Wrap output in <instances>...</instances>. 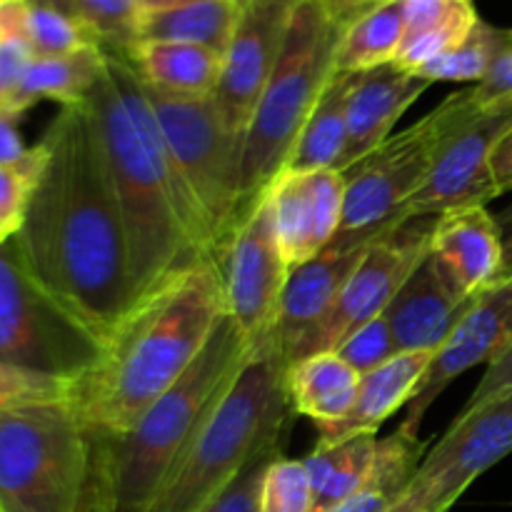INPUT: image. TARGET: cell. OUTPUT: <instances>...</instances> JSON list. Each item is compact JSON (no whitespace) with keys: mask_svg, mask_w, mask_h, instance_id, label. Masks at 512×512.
<instances>
[{"mask_svg":"<svg viewBox=\"0 0 512 512\" xmlns=\"http://www.w3.org/2000/svg\"><path fill=\"white\" fill-rule=\"evenodd\" d=\"M430 253L450 270L468 295L503 280V233L488 208H463L433 218Z\"/></svg>","mask_w":512,"mask_h":512,"instance_id":"44dd1931","label":"cell"},{"mask_svg":"<svg viewBox=\"0 0 512 512\" xmlns=\"http://www.w3.org/2000/svg\"><path fill=\"white\" fill-rule=\"evenodd\" d=\"M378 435H355L340 443L318 445L305 458L313 483L315 512H325L343 503L368 480L378 455Z\"/></svg>","mask_w":512,"mask_h":512,"instance_id":"4dcf8cb0","label":"cell"},{"mask_svg":"<svg viewBox=\"0 0 512 512\" xmlns=\"http://www.w3.org/2000/svg\"><path fill=\"white\" fill-rule=\"evenodd\" d=\"M355 75L335 70L318 103L310 110L298 140L288 155L283 173H300V170H338L348 145V105L353 93Z\"/></svg>","mask_w":512,"mask_h":512,"instance_id":"4316f807","label":"cell"},{"mask_svg":"<svg viewBox=\"0 0 512 512\" xmlns=\"http://www.w3.org/2000/svg\"><path fill=\"white\" fill-rule=\"evenodd\" d=\"M285 440L288 438H280L275 440V443L265 445V448L245 465V470L233 480V485H230V488L225 490V493L205 512H258L263 475L265 470H268V465L283 455Z\"/></svg>","mask_w":512,"mask_h":512,"instance_id":"74e56055","label":"cell"},{"mask_svg":"<svg viewBox=\"0 0 512 512\" xmlns=\"http://www.w3.org/2000/svg\"><path fill=\"white\" fill-rule=\"evenodd\" d=\"M243 3L238 0H185L165 10L143 13L138 40H173L203 45L225 55L238 25Z\"/></svg>","mask_w":512,"mask_h":512,"instance_id":"f1b7e54d","label":"cell"},{"mask_svg":"<svg viewBox=\"0 0 512 512\" xmlns=\"http://www.w3.org/2000/svg\"><path fill=\"white\" fill-rule=\"evenodd\" d=\"M95 433L68 403L0 413V512H93Z\"/></svg>","mask_w":512,"mask_h":512,"instance_id":"52a82bcc","label":"cell"},{"mask_svg":"<svg viewBox=\"0 0 512 512\" xmlns=\"http://www.w3.org/2000/svg\"><path fill=\"white\" fill-rule=\"evenodd\" d=\"M390 512H420L418 508H415V505L413 503H410V500L408 498H403V503H400L398 505V508H395V510H390Z\"/></svg>","mask_w":512,"mask_h":512,"instance_id":"816d5d0a","label":"cell"},{"mask_svg":"<svg viewBox=\"0 0 512 512\" xmlns=\"http://www.w3.org/2000/svg\"><path fill=\"white\" fill-rule=\"evenodd\" d=\"M368 245L370 243L348 245L333 240L313 260L290 270L283 300H280L278 320H275L273 335L268 340L285 368L293 360L298 345L328 318L340 290L363 260Z\"/></svg>","mask_w":512,"mask_h":512,"instance_id":"d6986e66","label":"cell"},{"mask_svg":"<svg viewBox=\"0 0 512 512\" xmlns=\"http://www.w3.org/2000/svg\"><path fill=\"white\" fill-rule=\"evenodd\" d=\"M33 3H40V5H50V8H55V10H63V13H68V5H70V0H33Z\"/></svg>","mask_w":512,"mask_h":512,"instance_id":"f907efd6","label":"cell"},{"mask_svg":"<svg viewBox=\"0 0 512 512\" xmlns=\"http://www.w3.org/2000/svg\"><path fill=\"white\" fill-rule=\"evenodd\" d=\"M478 23L473 0H405V38L393 65L415 73L465 43Z\"/></svg>","mask_w":512,"mask_h":512,"instance_id":"d4e9b609","label":"cell"},{"mask_svg":"<svg viewBox=\"0 0 512 512\" xmlns=\"http://www.w3.org/2000/svg\"><path fill=\"white\" fill-rule=\"evenodd\" d=\"M333 353H338L355 373L368 375L373 373L375 368L388 363V360H393L400 350L398 343H395L388 320L380 315V318L370 320L363 328L355 330L353 335H348V338L340 343V348L333 350Z\"/></svg>","mask_w":512,"mask_h":512,"instance_id":"8d00e7d4","label":"cell"},{"mask_svg":"<svg viewBox=\"0 0 512 512\" xmlns=\"http://www.w3.org/2000/svg\"><path fill=\"white\" fill-rule=\"evenodd\" d=\"M220 270H223L225 315L258 350L273 335L290 275L265 198L238 225L220 260Z\"/></svg>","mask_w":512,"mask_h":512,"instance_id":"4fadbf2b","label":"cell"},{"mask_svg":"<svg viewBox=\"0 0 512 512\" xmlns=\"http://www.w3.org/2000/svg\"><path fill=\"white\" fill-rule=\"evenodd\" d=\"M73 380L0 363V413L70 403Z\"/></svg>","mask_w":512,"mask_h":512,"instance_id":"836d02e7","label":"cell"},{"mask_svg":"<svg viewBox=\"0 0 512 512\" xmlns=\"http://www.w3.org/2000/svg\"><path fill=\"white\" fill-rule=\"evenodd\" d=\"M238 3H243V0H238Z\"/></svg>","mask_w":512,"mask_h":512,"instance_id":"db71d44e","label":"cell"},{"mask_svg":"<svg viewBox=\"0 0 512 512\" xmlns=\"http://www.w3.org/2000/svg\"><path fill=\"white\" fill-rule=\"evenodd\" d=\"M25 40H28L35 58L75 53V50L95 45V40L90 38L88 30L78 20L70 18L63 10H55L50 5L40 3H33V10H30Z\"/></svg>","mask_w":512,"mask_h":512,"instance_id":"d590c367","label":"cell"},{"mask_svg":"<svg viewBox=\"0 0 512 512\" xmlns=\"http://www.w3.org/2000/svg\"><path fill=\"white\" fill-rule=\"evenodd\" d=\"M478 110L473 90H458L343 173L345 210L335 240L365 245L408 225L400 218L405 203L423 188L440 153Z\"/></svg>","mask_w":512,"mask_h":512,"instance_id":"ba28073f","label":"cell"},{"mask_svg":"<svg viewBox=\"0 0 512 512\" xmlns=\"http://www.w3.org/2000/svg\"><path fill=\"white\" fill-rule=\"evenodd\" d=\"M105 70V53L98 45H88L75 53L33 58L13 98L3 105L5 113L23 115L40 100H53L60 108L78 105L88 98L93 85Z\"/></svg>","mask_w":512,"mask_h":512,"instance_id":"484cf974","label":"cell"},{"mask_svg":"<svg viewBox=\"0 0 512 512\" xmlns=\"http://www.w3.org/2000/svg\"><path fill=\"white\" fill-rule=\"evenodd\" d=\"M512 128V103L478 110L440 153L423 188L405 203L403 223L438 218L450 210L488 208L500 198L493 175V153Z\"/></svg>","mask_w":512,"mask_h":512,"instance_id":"5bb4252c","label":"cell"},{"mask_svg":"<svg viewBox=\"0 0 512 512\" xmlns=\"http://www.w3.org/2000/svg\"><path fill=\"white\" fill-rule=\"evenodd\" d=\"M140 0H70L68 15L78 20L95 45L108 53H128L140 38Z\"/></svg>","mask_w":512,"mask_h":512,"instance_id":"d6a6232c","label":"cell"},{"mask_svg":"<svg viewBox=\"0 0 512 512\" xmlns=\"http://www.w3.org/2000/svg\"><path fill=\"white\" fill-rule=\"evenodd\" d=\"M40 143L45 163L15 240L38 283L105 343L138 300L123 215L85 103L60 108Z\"/></svg>","mask_w":512,"mask_h":512,"instance_id":"6da1fadb","label":"cell"},{"mask_svg":"<svg viewBox=\"0 0 512 512\" xmlns=\"http://www.w3.org/2000/svg\"><path fill=\"white\" fill-rule=\"evenodd\" d=\"M143 3L145 13H153V10H165V8H173V5L185 3V0H140Z\"/></svg>","mask_w":512,"mask_h":512,"instance_id":"c3c4849f","label":"cell"},{"mask_svg":"<svg viewBox=\"0 0 512 512\" xmlns=\"http://www.w3.org/2000/svg\"><path fill=\"white\" fill-rule=\"evenodd\" d=\"M430 230L433 220H415L373 240L340 290L328 318L298 345L290 365L315 353H333L348 335L380 318L410 273L430 255Z\"/></svg>","mask_w":512,"mask_h":512,"instance_id":"7c38bea8","label":"cell"},{"mask_svg":"<svg viewBox=\"0 0 512 512\" xmlns=\"http://www.w3.org/2000/svg\"><path fill=\"white\" fill-rule=\"evenodd\" d=\"M38 178L40 173H25V170L0 165V215L15 230H20L25 208H28V198L33 193Z\"/></svg>","mask_w":512,"mask_h":512,"instance_id":"60d3db41","label":"cell"},{"mask_svg":"<svg viewBox=\"0 0 512 512\" xmlns=\"http://www.w3.org/2000/svg\"><path fill=\"white\" fill-rule=\"evenodd\" d=\"M433 358L435 353H428V350L398 353L393 360L375 368L373 373L363 375L353 410L338 423L315 425L318 445L340 443V440L355 438V435H378L385 420L410 405Z\"/></svg>","mask_w":512,"mask_h":512,"instance_id":"7402d4cb","label":"cell"},{"mask_svg":"<svg viewBox=\"0 0 512 512\" xmlns=\"http://www.w3.org/2000/svg\"><path fill=\"white\" fill-rule=\"evenodd\" d=\"M223 315L220 263L175 275L120 320L100 363L73 380L68 405L95 433H125L183 378Z\"/></svg>","mask_w":512,"mask_h":512,"instance_id":"3957f363","label":"cell"},{"mask_svg":"<svg viewBox=\"0 0 512 512\" xmlns=\"http://www.w3.org/2000/svg\"><path fill=\"white\" fill-rule=\"evenodd\" d=\"M123 55L145 85L175 95H213L223 70L220 53L173 40H138Z\"/></svg>","mask_w":512,"mask_h":512,"instance_id":"cb8c5ba5","label":"cell"},{"mask_svg":"<svg viewBox=\"0 0 512 512\" xmlns=\"http://www.w3.org/2000/svg\"><path fill=\"white\" fill-rule=\"evenodd\" d=\"M243 3H245V0H243Z\"/></svg>","mask_w":512,"mask_h":512,"instance_id":"11a10c76","label":"cell"},{"mask_svg":"<svg viewBox=\"0 0 512 512\" xmlns=\"http://www.w3.org/2000/svg\"><path fill=\"white\" fill-rule=\"evenodd\" d=\"M325 3H330V5H333V8H338V10H343V13L355 15V13H358V10L368 8V5L378 3V0H325Z\"/></svg>","mask_w":512,"mask_h":512,"instance_id":"7dc6e473","label":"cell"},{"mask_svg":"<svg viewBox=\"0 0 512 512\" xmlns=\"http://www.w3.org/2000/svg\"><path fill=\"white\" fill-rule=\"evenodd\" d=\"M470 90H473V98L480 110L512 103V28L505 35V43L500 48L498 58H495L493 68Z\"/></svg>","mask_w":512,"mask_h":512,"instance_id":"ab89813d","label":"cell"},{"mask_svg":"<svg viewBox=\"0 0 512 512\" xmlns=\"http://www.w3.org/2000/svg\"><path fill=\"white\" fill-rule=\"evenodd\" d=\"M255 348L223 315L183 378L130 430L95 433L93 512H148Z\"/></svg>","mask_w":512,"mask_h":512,"instance_id":"277c9868","label":"cell"},{"mask_svg":"<svg viewBox=\"0 0 512 512\" xmlns=\"http://www.w3.org/2000/svg\"><path fill=\"white\" fill-rule=\"evenodd\" d=\"M500 233H503V250H505V263H503V280L512 278V203L508 208L500 210L498 215Z\"/></svg>","mask_w":512,"mask_h":512,"instance_id":"bcb514c9","label":"cell"},{"mask_svg":"<svg viewBox=\"0 0 512 512\" xmlns=\"http://www.w3.org/2000/svg\"><path fill=\"white\" fill-rule=\"evenodd\" d=\"M105 53L83 100L90 110L128 235L135 300L200 263H220L198 205L180 180L143 83L128 58Z\"/></svg>","mask_w":512,"mask_h":512,"instance_id":"7a4b0ae2","label":"cell"},{"mask_svg":"<svg viewBox=\"0 0 512 512\" xmlns=\"http://www.w3.org/2000/svg\"><path fill=\"white\" fill-rule=\"evenodd\" d=\"M15 233H18V230H15L13 225H10L8 220H5L3 215H0V245H3V243H8V240L13 238Z\"/></svg>","mask_w":512,"mask_h":512,"instance_id":"681fc988","label":"cell"},{"mask_svg":"<svg viewBox=\"0 0 512 512\" xmlns=\"http://www.w3.org/2000/svg\"><path fill=\"white\" fill-rule=\"evenodd\" d=\"M143 90L170 160L198 205L215 255L223 260L240 225L243 138L225 125L210 95H175L145 83Z\"/></svg>","mask_w":512,"mask_h":512,"instance_id":"9c48e42d","label":"cell"},{"mask_svg":"<svg viewBox=\"0 0 512 512\" xmlns=\"http://www.w3.org/2000/svg\"><path fill=\"white\" fill-rule=\"evenodd\" d=\"M105 343L38 283L13 238L0 245V363L75 380Z\"/></svg>","mask_w":512,"mask_h":512,"instance_id":"30bf717a","label":"cell"},{"mask_svg":"<svg viewBox=\"0 0 512 512\" xmlns=\"http://www.w3.org/2000/svg\"><path fill=\"white\" fill-rule=\"evenodd\" d=\"M293 415L285 393V363L273 345H260L148 512L208 510L265 445L288 438Z\"/></svg>","mask_w":512,"mask_h":512,"instance_id":"8992f818","label":"cell"},{"mask_svg":"<svg viewBox=\"0 0 512 512\" xmlns=\"http://www.w3.org/2000/svg\"><path fill=\"white\" fill-rule=\"evenodd\" d=\"M475 300L478 295L465 293L450 270L430 253L395 293L383 318L393 330L400 353H438Z\"/></svg>","mask_w":512,"mask_h":512,"instance_id":"ac0fdd59","label":"cell"},{"mask_svg":"<svg viewBox=\"0 0 512 512\" xmlns=\"http://www.w3.org/2000/svg\"><path fill=\"white\" fill-rule=\"evenodd\" d=\"M493 175L498 183L500 195L512 190V128L503 135L493 153Z\"/></svg>","mask_w":512,"mask_h":512,"instance_id":"f6af8a7d","label":"cell"},{"mask_svg":"<svg viewBox=\"0 0 512 512\" xmlns=\"http://www.w3.org/2000/svg\"><path fill=\"white\" fill-rule=\"evenodd\" d=\"M18 120V115L0 110V165L25 170V173H40L45 163L43 143L25 145Z\"/></svg>","mask_w":512,"mask_h":512,"instance_id":"f35d334b","label":"cell"},{"mask_svg":"<svg viewBox=\"0 0 512 512\" xmlns=\"http://www.w3.org/2000/svg\"><path fill=\"white\" fill-rule=\"evenodd\" d=\"M350 13L325 0H298L283 50L253 110L240 153V223L265 198L335 73L340 40Z\"/></svg>","mask_w":512,"mask_h":512,"instance_id":"5b68a950","label":"cell"},{"mask_svg":"<svg viewBox=\"0 0 512 512\" xmlns=\"http://www.w3.org/2000/svg\"><path fill=\"white\" fill-rule=\"evenodd\" d=\"M33 50L25 40H3L0 43V100L3 105L15 95L23 75L33 60Z\"/></svg>","mask_w":512,"mask_h":512,"instance_id":"b9f144b4","label":"cell"},{"mask_svg":"<svg viewBox=\"0 0 512 512\" xmlns=\"http://www.w3.org/2000/svg\"><path fill=\"white\" fill-rule=\"evenodd\" d=\"M430 85L433 83L393 63L355 75L348 105V145L338 173H348L365 155L383 145L393 135L395 123L403 118L405 110Z\"/></svg>","mask_w":512,"mask_h":512,"instance_id":"ffe728a7","label":"cell"},{"mask_svg":"<svg viewBox=\"0 0 512 512\" xmlns=\"http://www.w3.org/2000/svg\"><path fill=\"white\" fill-rule=\"evenodd\" d=\"M360 378L338 353H315L285 368V393L295 415L328 425L353 410Z\"/></svg>","mask_w":512,"mask_h":512,"instance_id":"603a6c76","label":"cell"},{"mask_svg":"<svg viewBox=\"0 0 512 512\" xmlns=\"http://www.w3.org/2000/svg\"><path fill=\"white\" fill-rule=\"evenodd\" d=\"M428 445L420 443L418 435L395 430L390 438L378 443L373 470L368 480L350 498L325 512H390L403 503L410 483L423 463Z\"/></svg>","mask_w":512,"mask_h":512,"instance_id":"83f0119b","label":"cell"},{"mask_svg":"<svg viewBox=\"0 0 512 512\" xmlns=\"http://www.w3.org/2000/svg\"><path fill=\"white\" fill-rule=\"evenodd\" d=\"M512 343V278L500 280L478 295L448 343L435 353L418 393L410 400L405 420L398 425L403 433L418 435L425 415L435 400L468 370L490 365Z\"/></svg>","mask_w":512,"mask_h":512,"instance_id":"2e32d148","label":"cell"},{"mask_svg":"<svg viewBox=\"0 0 512 512\" xmlns=\"http://www.w3.org/2000/svg\"><path fill=\"white\" fill-rule=\"evenodd\" d=\"M0 110H3V100H0Z\"/></svg>","mask_w":512,"mask_h":512,"instance_id":"f5cc1de1","label":"cell"},{"mask_svg":"<svg viewBox=\"0 0 512 512\" xmlns=\"http://www.w3.org/2000/svg\"><path fill=\"white\" fill-rule=\"evenodd\" d=\"M508 390H512V343L485 368V375L480 378L478 388L473 390V395H470V400L463 405L460 413L473 410L475 405L485 403V400L495 398L500 393H508Z\"/></svg>","mask_w":512,"mask_h":512,"instance_id":"7bdbcfd3","label":"cell"},{"mask_svg":"<svg viewBox=\"0 0 512 512\" xmlns=\"http://www.w3.org/2000/svg\"><path fill=\"white\" fill-rule=\"evenodd\" d=\"M512 453V390L458 413L425 453L405 498L420 512H448L465 490Z\"/></svg>","mask_w":512,"mask_h":512,"instance_id":"8fae6325","label":"cell"},{"mask_svg":"<svg viewBox=\"0 0 512 512\" xmlns=\"http://www.w3.org/2000/svg\"><path fill=\"white\" fill-rule=\"evenodd\" d=\"M30 10H33V0H0V43L25 40Z\"/></svg>","mask_w":512,"mask_h":512,"instance_id":"ee69618b","label":"cell"},{"mask_svg":"<svg viewBox=\"0 0 512 512\" xmlns=\"http://www.w3.org/2000/svg\"><path fill=\"white\" fill-rule=\"evenodd\" d=\"M298 0H245L213 90L215 108L240 138L273 75Z\"/></svg>","mask_w":512,"mask_h":512,"instance_id":"9a60e30c","label":"cell"},{"mask_svg":"<svg viewBox=\"0 0 512 512\" xmlns=\"http://www.w3.org/2000/svg\"><path fill=\"white\" fill-rule=\"evenodd\" d=\"M288 268L308 263L338 235L345 210V175L333 168L280 173L265 193Z\"/></svg>","mask_w":512,"mask_h":512,"instance_id":"e0dca14e","label":"cell"},{"mask_svg":"<svg viewBox=\"0 0 512 512\" xmlns=\"http://www.w3.org/2000/svg\"><path fill=\"white\" fill-rule=\"evenodd\" d=\"M405 38V0H378L345 25L335 70L368 73L395 63Z\"/></svg>","mask_w":512,"mask_h":512,"instance_id":"f546056e","label":"cell"},{"mask_svg":"<svg viewBox=\"0 0 512 512\" xmlns=\"http://www.w3.org/2000/svg\"><path fill=\"white\" fill-rule=\"evenodd\" d=\"M505 35H508V30L480 20L478 28L468 35L465 43L425 63L413 75H420L428 83H480L493 68L495 58L505 43Z\"/></svg>","mask_w":512,"mask_h":512,"instance_id":"1f68e13d","label":"cell"},{"mask_svg":"<svg viewBox=\"0 0 512 512\" xmlns=\"http://www.w3.org/2000/svg\"><path fill=\"white\" fill-rule=\"evenodd\" d=\"M258 512H315L313 483L305 460L275 458L260 485Z\"/></svg>","mask_w":512,"mask_h":512,"instance_id":"e575fe53","label":"cell"}]
</instances>
